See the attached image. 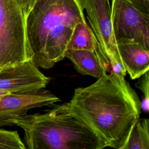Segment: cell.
Masks as SVG:
<instances>
[{
	"label": "cell",
	"mask_w": 149,
	"mask_h": 149,
	"mask_svg": "<svg viewBox=\"0 0 149 149\" xmlns=\"http://www.w3.org/2000/svg\"><path fill=\"white\" fill-rule=\"evenodd\" d=\"M107 143L117 149L140 118L141 101L125 77L103 74L93 84L74 90L69 102Z\"/></svg>",
	"instance_id": "1"
},
{
	"label": "cell",
	"mask_w": 149,
	"mask_h": 149,
	"mask_svg": "<svg viewBox=\"0 0 149 149\" xmlns=\"http://www.w3.org/2000/svg\"><path fill=\"white\" fill-rule=\"evenodd\" d=\"M84 20L81 0H33L26 31L34 65L49 69L64 59L76 25Z\"/></svg>",
	"instance_id": "2"
},
{
	"label": "cell",
	"mask_w": 149,
	"mask_h": 149,
	"mask_svg": "<svg viewBox=\"0 0 149 149\" xmlns=\"http://www.w3.org/2000/svg\"><path fill=\"white\" fill-rule=\"evenodd\" d=\"M21 127L27 149H104L107 143L71 109L69 102L44 113L17 116L8 125Z\"/></svg>",
	"instance_id": "3"
},
{
	"label": "cell",
	"mask_w": 149,
	"mask_h": 149,
	"mask_svg": "<svg viewBox=\"0 0 149 149\" xmlns=\"http://www.w3.org/2000/svg\"><path fill=\"white\" fill-rule=\"evenodd\" d=\"M31 61L21 0H0V67Z\"/></svg>",
	"instance_id": "4"
},
{
	"label": "cell",
	"mask_w": 149,
	"mask_h": 149,
	"mask_svg": "<svg viewBox=\"0 0 149 149\" xmlns=\"http://www.w3.org/2000/svg\"><path fill=\"white\" fill-rule=\"evenodd\" d=\"M81 1L108 71L125 77L126 72L121 61L113 36L109 0Z\"/></svg>",
	"instance_id": "5"
},
{
	"label": "cell",
	"mask_w": 149,
	"mask_h": 149,
	"mask_svg": "<svg viewBox=\"0 0 149 149\" xmlns=\"http://www.w3.org/2000/svg\"><path fill=\"white\" fill-rule=\"evenodd\" d=\"M111 11L116 44L135 42L149 50V15L127 0H112Z\"/></svg>",
	"instance_id": "6"
},
{
	"label": "cell",
	"mask_w": 149,
	"mask_h": 149,
	"mask_svg": "<svg viewBox=\"0 0 149 149\" xmlns=\"http://www.w3.org/2000/svg\"><path fill=\"white\" fill-rule=\"evenodd\" d=\"M50 80L31 61H27L2 68L0 90L9 93L28 92L45 88Z\"/></svg>",
	"instance_id": "7"
},
{
	"label": "cell",
	"mask_w": 149,
	"mask_h": 149,
	"mask_svg": "<svg viewBox=\"0 0 149 149\" xmlns=\"http://www.w3.org/2000/svg\"><path fill=\"white\" fill-rule=\"evenodd\" d=\"M60 99L45 88L20 93H10L0 98V126L8 125L13 118L24 115L34 108L53 105Z\"/></svg>",
	"instance_id": "8"
},
{
	"label": "cell",
	"mask_w": 149,
	"mask_h": 149,
	"mask_svg": "<svg viewBox=\"0 0 149 149\" xmlns=\"http://www.w3.org/2000/svg\"><path fill=\"white\" fill-rule=\"evenodd\" d=\"M123 65L132 79H139L149 70V50L135 42L117 44Z\"/></svg>",
	"instance_id": "9"
},
{
	"label": "cell",
	"mask_w": 149,
	"mask_h": 149,
	"mask_svg": "<svg viewBox=\"0 0 149 149\" xmlns=\"http://www.w3.org/2000/svg\"><path fill=\"white\" fill-rule=\"evenodd\" d=\"M65 57L69 59L75 69L83 75H90L98 79L108 72L102 58L97 51L67 49Z\"/></svg>",
	"instance_id": "10"
},
{
	"label": "cell",
	"mask_w": 149,
	"mask_h": 149,
	"mask_svg": "<svg viewBox=\"0 0 149 149\" xmlns=\"http://www.w3.org/2000/svg\"><path fill=\"white\" fill-rule=\"evenodd\" d=\"M67 49L95 51L101 56L96 37L86 20L76 25L69 41Z\"/></svg>",
	"instance_id": "11"
},
{
	"label": "cell",
	"mask_w": 149,
	"mask_h": 149,
	"mask_svg": "<svg viewBox=\"0 0 149 149\" xmlns=\"http://www.w3.org/2000/svg\"><path fill=\"white\" fill-rule=\"evenodd\" d=\"M149 120L139 118L117 149H149Z\"/></svg>",
	"instance_id": "12"
},
{
	"label": "cell",
	"mask_w": 149,
	"mask_h": 149,
	"mask_svg": "<svg viewBox=\"0 0 149 149\" xmlns=\"http://www.w3.org/2000/svg\"><path fill=\"white\" fill-rule=\"evenodd\" d=\"M23 144L17 131L0 128V149H12Z\"/></svg>",
	"instance_id": "13"
},
{
	"label": "cell",
	"mask_w": 149,
	"mask_h": 149,
	"mask_svg": "<svg viewBox=\"0 0 149 149\" xmlns=\"http://www.w3.org/2000/svg\"><path fill=\"white\" fill-rule=\"evenodd\" d=\"M135 86L143 94V98L141 102V110L144 112H148L149 111V71L146 72L139 77V80L135 84Z\"/></svg>",
	"instance_id": "14"
},
{
	"label": "cell",
	"mask_w": 149,
	"mask_h": 149,
	"mask_svg": "<svg viewBox=\"0 0 149 149\" xmlns=\"http://www.w3.org/2000/svg\"><path fill=\"white\" fill-rule=\"evenodd\" d=\"M137 9L149 15V0H127Z\"/></svg>",
	"instance_id": "15"
},
{
	"label": "cell",
	"mask_w": 149,
	"mask_h": 149,
	"mask_svg": "<svg viewBox=\"0 0 149 149\" xmlns=\"http://www.w3.org/2000/svg\"><path fill=\"white\" fill-rule=\"evenodd\" d=\"M33 1V0H21V2L22 3L26 15L27 13V12L29 11V9L31 6V5Z\"/></svg>",
	"instance_id": "16"
},
{
	"label": "cell",
	"mask_w": 149,
	"mask_h": 149,
	"mask_svg": "<svg viewBox=\"0 0 149 149\" xmlns=\"http://www.w3.org/2000/svg\"><path fill=\"white\" fill-rule=\"evenodd\" d=\"M10 94V93L7 92V91L0 90V98H1L2 97H3V96H4V95H5L6 94Z\"/></svg>",
	"instance_id": "17"
},
{
	"label": "cell",
	"mask_w": 149,
	"mask_h": 149,
	"mask_svg": "<svg viewBox=\"0 0 149 149\" xmlns=\"http://www.w3.org/2000/svg\"><path fill=\"white\" fill-rule=\"evenodd\" d=\"M12 149H27V148L25 146V145L24 144H23L22 145L17 146V147H16L15 148H13Z\"/></svg>",
	"instance_id": "18"
},
{
	"label": "cell",
	"mask_w": 149,
	"mask_h": 149,
	"mask_svg": "<svg viewBox=\"0 0 149 149\" xmlns=\"http://www.w3.org/2000/svg\"><path fill=\"white\" fill-rule=\"evenodd\" d=\"M2 68H1V67H0V72H1V70H2Z\"/></svg>",
	"instance_id": "19"
}]
</instances>
